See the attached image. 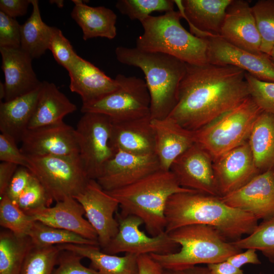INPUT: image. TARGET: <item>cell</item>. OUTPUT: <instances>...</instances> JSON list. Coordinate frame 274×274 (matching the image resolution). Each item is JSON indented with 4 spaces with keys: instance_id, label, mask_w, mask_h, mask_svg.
I'll return each mask as SVG.
<instances>
[{
    "instance_id": "cell-38",
    "label": "cell",
    "mask_w": 274,
    "mask_h": 274,
    "mask_svg": "<svg viewBox=\"0 0 274 274\" xmlns=\"http://www.w3.org/2000/svg\"><path fill=\"white\" fill-rule=\"evenodd\" d=\"M175 5L174 1L171 0H119L115 7L130 19L141 22L153 12L174 10Z\"/></svg>"
},
{
    "instance_id": "cell-21",
    "label": "cell",
    "mask_w": 274,
    "mask_h": 274,
    "mask_svg": "<svg viewBox=\"0 0 274 274\" xmlns=\"http://www.w3.org/2000/svg\"><path fill=\"white\" fill-rule=\"evenodd\" d=\"M5 76V101L25 95L42 84L32 66V58L21 48L0 47Z\"/></svg>"
},
{
    "instance_id": "cell-12",
    "label": "cell",
    "mask_w": 274,
    "mask_h": 274,
    "mask_svg": "<svg viewBox=\"0 0 274 274\" xmlns=\"http://www.w3.org/2000/svg\"><path fill=\"white\" fill-rule=\"evenodd\" d=\"M74 198L83 207L87 220L95 230L100 248H105L118 231L119 223L114 217L118 201L93 179Z\"/></svg>"
},
{
    "instance_id": "cell-30",
    "label": "cell",
    "mask_w": 274,
    "mask_h": 274,
    "mask_svg": "<svg viewBox=\"0 0 274 274\" xmlns=\"http://www.w3.org/2000/svg\"><path fill=\"white\" fill-rule=\"evenodd\" d=\"M248 142L260 173L274 169V114L262 112L256 119Z\"/></svg>"
},
{
    "instance_id": "cell-52",
    "label": "cell",
    "mask_w": 274,
    "mask_h": 274,
    "mask_svg": "<svg viewBox=\"0 0 274 274\" xmlns=\"http://www.w3.org/2000/svg\"><path fill=\"white\" fill-rule=\"evenodd\" d=\"M5 96H6V88H5V84L2 82H0V99L1 100H2L3 98L5 99Z\"/></svg>"
},
{
    "instance_id": "cell-56",
    "label": "cell",
    "mask_w": 274,
    "mask_h": 274,
    "mask_svg": "<svg viewBox=\"0 0 274 274\" xmlns=\"http://www.w3.org/2000/svg\"><path fill=\"white\" fill-rule=\"evenodd\" d=\"M273 170H274V169H273Z\"/></svg>"
},
{
    "instance_id": "cell-16",
    "label": "cell",
    "mask_w": 274,
    "mask_h": 274,
    "mask_svg": "<svg viewBox=\"0 0 274 274\" xmlns=\"http://www.w3.org/2000/svg\"><path fill=\"white\" fill-rule=\"evenodd\" d=\"M207 39L209 63L234 66L261 81L274 83V62L268 55L255 54L242 49L220 36Z\"/></svg>"
},
{
    "instance_id": "cell-47",
    "label": "cell",
    "mask_w": 274,
    "mask_h": 274,
    "mask_svg": "<svg viewBox=\"0 0 274 274\" xmlns=\"http://www.w3.org/2000/svg\"><path fill=\"white\" fill-rule=\"evenodd\" d=\"M226 260L239 268L247 264H259L261 263L256 250L254 249H247L245 252H241L233 255Z\"/></svg>"
},
{
    "instance_id": "cell-39",
    "label": "cell",
    "mask_w": 274,
    "mask_h": 274,
    "mask_svg": "<svg viewBox=\"0 0 274 274\" xmlns=\"http://www.w3.org/2000/svg\"><path fill=\"white\" fill-rule=\"evenodd\" d=\"M53 201L39 180L32 177L26 189L19 197L16 205L25 213L49 207Z\"/></svg>"
},
{
    "instance_id": "cell-13",
    "label": "cell",
    "mask_w": 274,
    "mask_h": 274,
    "mask_svg": "<svg viewBox=\"0 0 274 274\" xmlns=\"http://www.w3.org/2000/svg\"><path fill=\"white\" fill-rule=\"evenodd\" d=\"M170 171L181 187L220 197L213 159L199 145L193 144L172 163Z\"/></svg>"
},
{
    "instance_id": "cell-14",
    "label": "cell",
    "mask_w": 274,
    "mask_h": 274,
    "mask_svg": "<svg viewBox=\"0 0 274 274\" xmlns=\"http://www.w3.org/2000/svg\"><path fill=\"white\" fill-rule=\"evenodd\" d=\"M21 143L20 149L27 156L79 155L75 128L64 121L28 129Z\"/></svg>"
},
{
    "instance_id": "cell-18",
    "label": "cell",
    "mask_w": 274,
    "mask_h": 274,
    "mask_svg": "<svg viewBox=\"0 0 274 274\" xmlns=\"http://www.w3.org/2000/svg\"><path fill=\"white\" fill-rule=\"evenodd\" d=\"M213 167L220 197L235 191L260 174L248 141L215 159Z\"/></svg>"
},
{
    "instance_id": "cell-7",
    "label": "cell",
    "mask_w": 274,
    "mask_h": 274,
    "mask_svg": "<svg viewBox=\"0 0 274 274\" xmlns=\"http://www.w3.org/2000/svg\"><path fill=\"white\" fill-rule=\"evenodd\" d=\"M262 111L249 96L215 120L194 131L195 143L213 161L248 141L254 123Z\"/></svg>"
},
{
    "instance_id": "cell-43",
    "label": "cell",
    "mask_w": 274,
    "mask_h": 274,
    "mask_svg": "<svg viewBox=\"0 0 274 274\" xmlns=\"http://www.w3.org/2000/svg\"><path fill=\"white\" fill-rule=\"evenodd\" d=\"M82 258L72 252L62 250L57 261L58 266L52 274H99L95 269L83 265Z\"/></svg>"
},
{
    "instance_id": "cell-42",
    "label": "cell",
    "mask_w": 274,
    "mask_h": 274,
    "mask_svg": "<svg viewBox=\"0 0 274 274\" xmlns=\"http://www.w3.org/2000/svg\"><path fill=\"white\" fill-rule=\"evenodd\" d=\"M21 27L15 18L0 11V47L20 48Z\"/></svg>"
},
{
    "instance_id": "cell-41",
    "label": "cell",
    "mask_w": 274,
    "mask_h": 274,
    "mask_svg": "<svg viewBox=\"0 0 274 274\" xmlns=\"http://www.w3.org/2000/svg\"><path fill=\"white\" fill-rule=\"evenodd\" d=\"M49 49L57 63L66 70L79 56L61 30L56 27H54Z\"/></svg>"
},
{
    "instance_id": "cell-8",
    "label": "cell",
    "mask_w": 274,
    "mask_h": 274,
    "mask_svg": "<svg viewBox=\"0 0 274 274\" xmlns=\"http://www.w3.org/2000/svg\"><path fill=\"white\" fill-rule=\"evenodd\" d=\"M26 156L28 169L55 202L76 197L85 189L90 180L79 155Z\"/></svg>"
},
{
    "instance_id": "cell-37",
    "label": "cell",
    "mask_w": 274,
    "mask_h": 274,
    "mask_svg": "<svg viewBox=\"0 0 274 274\" xmlns=\"http://www.w3.org/2000/svg\"><path fill=\"white\" fill-rule=\"evenodd\" d=\"M261 38V52L269 55L274 46V0H259L252 7Z\"/></svg>"
},
{
    "instance_id": "cell-4",
    "label": "cell",
    "mask_w": 274,
    "mask_h": 274,
    "mask_svg": "<svg viewBox=\"0 0 274 274\" xmlns=\"http://www.w3.org/2000/svg\"><path fill=\"white\" fill-rule=\"evenodd\" d=\"M195 190L183 188L170 170L161 169L125 187L107 192L119 202L123 216L140 218L151 236L164 232L165 209L174 194Z\"/></svg>"
},
{
    "instance_id": "cell-19",
    "label": "cell",
    "mask_w": 274,
    "mask_h": 274,
    "mask_svg": "<svg viewBox=\"0 0 274 274\" xmlns=\"http://www.w3.org/2000/svg\"><path fill=\"white\" fill-rule=\"evenodd\" d=\"M220 36L242 49L255 54L263 53L252 7L247 1L232 0L226 9Z\"/></svg>"
},
{
    "instance_id": "cell-11",
    "label": "cell",
    "mask_w": 274,
    "mask_h": 274,
    "mask_svg": "<svg viewBox=\"0 0 274 274\" xmlns=\"http://www.w3.org/2000/svg\"><path fill=\"white\" fill-rule=\"evenodd\" d=\"M119 223L117 234L108 245L102 249L107 254L116 255L125 253L136 256L167 254L177 251L179 246L165 231L156 236H149L140 229L143 221L133 215L117 214Z\"/></svg>"
},
{
    "instance_id": "cell-23",
    "label": "cell",
    "mask_w": 274,
    "mask_h": 274,
    "mask_svg": "<svg viewBox=\"0 0 274 274\" xmlns=\"http://www.w3.org/2000/svg\"><path fill=\"white\" fill-rule=\"evenodd\" d=\"M151 125L155 134V154L160 168L169 170L174 161L195 143V132L169 117L151 119Z\"/></svg>"
},
{
    "instance_id": "cell-15",
    "label": "cell",
    "mask_w": 274,
    "mask_h": 274,
    "mask_svg": "<svg viewBox=\"0 0 274 274\" xmlns=\"http://www.w3.org/2000/svg\"><path fill=\"white\" fill-rule=\"evenodd\" d=\"M155 154L137 155L117 150L96 180L106 191L131 184L160 169Z\"/></svg>"
},
{
    "instance_id": "cell-6",
    "label": "cell",
    "mask_w": 274,
    "mask_h": 274,
    "mask_svg": "<svg viewBox=\"0 0 274 274\" xmlns=\"http://www.w3.org/2000/svg\"><path fill=\"white\" fill-rule=\"evenodd\" d=\"M168 233L180 246V250L167 254H150L163 268H181L222 262L242 251L217 230L207 225H186Z\"/></svg>"
},
{
    "instance_id": "cell-50",
    "label": "cell",
    "mask_w": 274,
    "mask_h": 274,
    "mask_svg": "<svg viewBox=\"0 0 274 274\" xmlns=\"http://www.w3.org/2000/svg\"><path fill=\"white\" fill-rule=\"evenodd\" d=\"M211 274H244V271L227 260L207 264Z\"/></svg>"
},
{
    "instance_id": "cell-28",
    "label": "cell",
    "mask_w": 274,
    "mask_h": 274,
    "mask_svg": "<svg viewBox=\"0 0 274 274\" xmlns=\"http://www.w3.org/2000/svg\"><path fill=\"white\" fill-rule=\"evenodd\" d=\"M72 2L75 6L71 16L81 28L84 40L97 37L111 40L116 36L117 16L113 11L104 6L91 7L81 0Z\"/></svg>"
},
{
    "instance_id": "cell-48",
    "label": "cell",
    "mask_w": 274,
    "mask_h": 274,
    "mask_svg": "<svg viewBox=\"0 0 274 274\" xmlns=\"http://www.w3.org/2000/svg\"><path fill=\"white\" fill-rule=\"evenodd\" d=\"M18 165L10 162H2L0 164V196L5 194L9 184Z\"/></svg>"
},
{
    "instance_id": "cell-5",
    "label": "cell",
    "mask_w": 274,
    "mask_h": 274,
    "mask_svg": "<svg viewBox=\"0 0 274 274\" xmlns=\"http://www.w3.org/2000/svg\"><path fill=\"white\" fill-rule=\"evenodd\" d=\"M182 16L174 10L158 16L150 15L140 22L144 32L136 40V48L159 52L194 65L209 63L207 39L197 37L182 25Z\"/></svg>"
},
{
    "instance_id": "cell-31",
    "label": "cell",
    "mask_w": 274,
    "mask_h": 274,
    "mask_svg": "<svg viewBox=\"0 0 274 274\" xmlns=\"http://www.w3.org/2000/svg\"><path fill=\"white\" fill-rule=\"evenodd\" d=\"M30 1L32 11L21 27L20 48L33 59L39 58L49 49L54 27L42 20L39 1Z\"/></svg>"
},
{
    "instance_id": "cell-22",
    "label": "cell",
    "mask_w": 274,
    "mask_h": 274,
    "mask_svg": "<svg viewBox=\"0 0 274 274\" xmlns=\"http://www.w3.org/2000/svg\"><path fill=\"white\" fill-rule=\"evenodd\" d=\"M26 213L34 221L98 242L95 230L83 217L85 214L83 207L74 197H67L56 202L54 207L42 208Z\"/></svg>"
},
{
    "instance_id": "cell-36",
    "label": "cell",
    "mask_w": 274,
    "mask_h": 274,
    "mask_svg": "<svg viewBox=\"0 0 274 274\" xmlns=\"http://www.w3.org/2000/svg\"><path fill=\"white\" fill-rule=\"evenodd\" d=\"M34 220L15 204L6 194L1 197L0 225L15 235L28 236Z\"/></svg>"
},
{
    "instance_id": "cell-54",
    "label": "cell",
    "mask_w": 274,
    "mask_h": 274,
    "mask_svg": "<svg viewBox=\"0 0 274 274\" xmlns=\"http://www.w3.org/2000/svg\"><path fill=\"white\" fill-rule=\"evenodd\" d=\"M269 56L270 58H271V59L272 60V61L274 62V46L272 47Z\"/></svg>"
},
{
    "instance_id": "cell-35",
    "label": "cell",
    "mask_w": 274,
    "mask_h": 274,
    "mask_svg": "<svg viewBox=\"0 0 274 274\" xmlns=\"http://www.w3.org/2000/svg\"><path fill=\"white\" fill-rule=\"evenodd\" d=\"M61 251L57 246H33L24 259L19 274H52Z\"/></svg>"
},
{
    "instance_id": "cell-55",
    "label": "cell",
    "mask_w": 274,
    "mask_h": 274,
    "mask_svg": "<svg viewBox=\"0 0 274 274\" xmlns=\"http://www.w3.org/2000/svg\"><path fill=\"white\" fill-rule=\"evenodd\" d=\"M260 274H263V273H260Z\"/></svg>"
},
{
    "instance_id": "cell-3",
    "label": "cell",
    "mask_w": 274,
    "mask_h": 274,
    "mask_svg": "<svg viewBox=\"0 0 274 274\" xmlns=\"http://www.w3.org/2000/svg\"><path fill=\"white\" fill-rule=\"evenodd\" d=\"M120 63L140 68L144 73L151 98V119L167 117L177 100L179 87L186 63L171 55L117 47L115 51Z\"/></svg>"
},
{
    "instance_id": "cell-25",
    "label": "cell",
    "mask_w": 274,
    "mask_h": 274,
    "mask_svg": "<svg viewBox=\"0 0 274 274\" xmlns=\"http://www.w3.org/2000/svg\"><path fill=\"white\" fill-rule=\"evenodd\" d=\"M110 142L116 151L142 155L155 154V139L151 116L112 122Z\"/></svg>"
},
{
    "instance_id": "cell-10",
    "label": "cell",
    "mask_w": 274,
    "mask_h": 274,
    "mask_svg": "<svg viewBox=\"0 0 274 274\" xmlns=\"http://www.w3.org/2000/svg\"><path fill=\"white\" fill-rule=\"evenodd\" d=\"M112 122L103 114L85 113L75 128L79 155L89 179L96 180L116 151L111 142Z\"/></svg>"
},
{
    "instance_id": "cell-46",
    "label": "cell",
    "mask_w": 274,
    "mask_h": 274,
    "mask_svg": "<svg viewBox=\"0 0 274 274\" xmlns=\"http://www.w3.org/2000/svg\"><path fill=\"white\" fill-rule=\"evenodd\" d=\"M30 4V0H1L0 11L15 18L25 15Z\"/></svg>"
},
{
    "instance_id": "cell-26",
    "label": "cell",
    "mask_w": 274,
    "mask_h": 274,
    "mask_svg": "<svg viewBox=\"0 0 274 274\" xmlns=\"http://www.w3.org/2000/svg\"><path fill=\"white\" fill-rule=\"evenodd\" d=\"M42 85V84H41ZM41 85L35 90L11 100L1 102L0 130L17 143L28 129L38 102Z\"/></svg>"
},
{
    "instance_id": "cell-17",
    "label": "cell",
    "mask_w": 274,
    "mask_h": 274,
    "mask_svg": "<svg viewBox=\"0 0 274 274\" xmlns=\"http://www.w3.org/2000/svg\"><path fill=\"white\" fill-rule=\"evenodd\" d=\"M220 199L229 206L248 213L258 220L274 216V170L256 176L245 185Z\"/></svg>"
},
{
    "instance_id": "cell-44",
    "label": "cell",
    "mask_w": 274,
    "mask_h": 274,
    "mask_svg": "<svg viewBox=\"0 0 274 274\" xmlns=\"http://www.w3.org/2000/svg\"><path fill=\"white\" fill-rule=\"evenodd\" d=\"M0 160L2 162L13 163L28 168V159L17 146V143L9 136L0 134Z\"/></svg>"
},
{
    "instance_id": "cell-1",
    "label": "cell",
    "mask_w": 274,
    "mask_h": 274,
    "mask_svg": "<svg viewBox=\"0 0 274 274\" xmlns=\"http://www.w3.org/2000/svg\"><path fill=\"white\" fill-rule=\"evenodd\" d=\"M245 74L232 65L186 63L167 117L188 130L200 129L250 96Z\"/></svg>"
},
{
    "instance_id": "cell-49",
    "label": "cell",
    "mask_w": 274,
    "mask_h": 274,
    "mask_svg": "<svg viewBox=\"0 0 274 274\" xmlns=\"http://www.w3.org/2000/svg\"><path fill=\"white\" fill-rule=\"evenodd\" d=\"M139 274H159L162 266L150 255H142L138 257Z\"/></svg>"
},
{
    "instance_id": "cell-29",
    "label": "cell",
    "mask_w": 274,
    "mask_h": 274,
    "mask_svg": "<svg viewBox=\"0 0 274 274\" xmlns=\"http://www.w3.org/2000/svg\"><path fill=\"white\" fill-rule=\"evenodd\" d=\"M62 250L72 252L89 259L99 274H139L138 256L125 254L118 256L100 250L99 246L66 244L57 245Z\"/></svg>"
},
{
    "instance_id": "cell-53",
    "label": "cell",
    "mask_w": 274,
    "mask_h": 274,
    "mask_svg": "<svg viewBox=\"0 0 274 274\" xmlns=\"http://www.w3.org/2000/svg\"><path fill=\"white\" fill-rule=\"evenodd\" d=\"M51 4H54L59 8H62L64 6V1L62 0H53L50 1Z\"/></svg>"
},
{
    "instance_id": "cell-20",
    "label": "cell",
    "mask_w": 274,
    "mask_h": 274,
    "mask_svg": "<svg viewBox=\"0 0 274 274\" xmlns=\"http://www.w3.org/2000/svg\"><path fill=\"white\" fill-rule=\"evenodd\" d=\"M232 0L174 1L191 33L207 39L220 36L226 11Z\"/></svg>"
},
{
    "instance_id": "cell-32",
    "label": "cell",
    "mask_w": 274,
    "mask_h": 274,
    "mask_svg": "<svg viewBox=\"0 0 274 274\" xmlns=\"http://www.w3.org/2000/svg\"><path fill=\"white\" fill-rule=\"evenodd\" d=\"M28 236L10 231L0 234V274H19L24 259L33 247Z\"/></svg>"
},
{
    "instance_id": "cell-33",
    "label": "cell",
    "mask_w": 274,
    "mask_h": 274,
    "mask_svg": "<svg viewBox=\"0 0 274 274\" xmlns=\"http://www.w3.org/2000/svg\"><path fill=\"white\" fill-rule=\"evenodd\" d=\"M28 236L32 245L37 247L66 244L99 246L97 241L87 239L73 232L54 228L37 221H34Z\"/></svg>"
},
{
    "instance_id": "cell-40",
    "label": "cell",
    "mask_w": 274,
    "mask_h": 274,
    "mask_svg": "<svg viewBox=\"0 0 274 274\" xmlns=\"http://www.w3.org/2000/svg\"><path fill=\"white\" fill-rule=\"evenodd\" d=\"M250 97L263 111L274 114V83L261 81L246 73Z\"/></svg>"
},
{
    "instance_id": "cell-2",
    "label": "cell",
    "mask_w": 274,
    "mask_h": 274,
    "mask_svg": "<svg viewBox=\"0 0 274 274\" xmlns=\"http://www.w3.org/2000/svg\"><path fill=\"white\" fill-rule=\"evenodd\" d=\"M165 217L167 233L186 225H207L231 242L250 234L258 224L254 216L229 206L220 197L196 191L170 196L166 204Z\"/></svg>"
},
{
    "instance_id": "cell-24",
    "label": "cell",
    "mask_w": 274,
    "mask_h": 274,
    "mask_svg": "<svg viewBox=\"0 0 274 274\" xmlns=\"http://www.w3.org/2000/svg\"><path fill=\"white\" fill-rule=\"evenodd\" d=\"M67 71L70 89L81 97L82 105L96 101L115 91L117 80L112 79L91 62L79 56Z\"/></svg>"
},
{
    "instance_id": "cell-34",
    "label": "cell",
    "mask_w": 274,
    "mask_h": 274,
    "mask_svg": "<svg viewBox=\"0 0 274 274\" xmlns=\"http://www.w3.org/2000/svg\"><path fill=\"white\" fill-rule=\"evenodd\" d=\"M231 242L241 250H258L274 263V216L263 220L247 237Z\"/></svg>"
},
{
    "instance_id": "cell-51",
    "label": "cell",
    "mask_w": 274,
    "mask_h": 274,
    "mask_svg": "<svg viewBox=\"0 0 274 274\" xmlns=\"http://www.w3.org/2000/svg\"><path fill=\"white\" fill-rule=\"evenodd\" d=\"M159 274H211L208 267L196 265L181 268H163Z\"/></svg>"
},
{
    "instance_id": "cell-45",
    "label": "cell",
    "mask_w": 274,
    "mask_h": 274,
    "mask_svg": "<svg viewBox=\"0 0 274 274\" xmlns=\"http://www.w3.org/2000/svg\"><path fill=\"white\" fill-rule=\"evenodd\" d=\"M32 173L23 166H19L13 176L5 194L15 203L28 186L31 178Z\"/></svg>"
},
{
    "instance_id": "cell-27",
    "label": "cell",
    "mask_w": 274,
    "mask_h": 274,
    "mask_svg": "<svg viewBox=\"0 0 274 274\" xmlns=\"http://www.w3.org/2000/svg\"><path fill=\"white\" fill-rule=\"evenodd\" d=\"M77 109L76 105L53 83L43 81L28 129L62 122L65 116L76 111Z\"/></svg>"
},
{
    "instance_id": "cell-9",
    "label": "cell",
    "mask_w": 274,
    "mask_h": 274,
    "mask_svg": "<svg viewBox=\"0 0 274 274\" xmlns=\"http://www.w3.org/2000/svg\"><path fill=\"white\" fill-rule=\"evenodd\" d=\"M118 88L93 102L82 105L81 111L109 117L118 122L151 116V98L146 82L135 76L118 74Z\"/></svg>"
}]
</instances>
